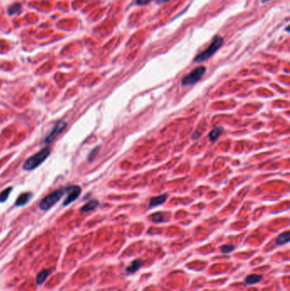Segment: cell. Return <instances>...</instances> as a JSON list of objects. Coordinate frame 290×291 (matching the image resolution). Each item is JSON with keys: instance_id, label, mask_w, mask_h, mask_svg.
Listing matches in <instances>:
<instances>
[{"instance_id": "obj_1", "label": "cell", "mask_w": 290, "mask_h": 291, "mask_svg": "<svg viewBox=\"0 0 290 291\" xmlns=\"http://www.w3.org/2000/svg\"><path fill=\"white\" fill-rule=\"evenodd\" d=\"M50 154V148L44 147L33 156L30 157L24 163L23 168L26 170H32L36 169L42 163L45 161L48 156Z\"/></svg>"}, {"instance_id": "obj_2", "label": "cell", "mask_w": 290, "mask_h": 291, "mask_svg": "<svg viewBox=\"0 0 290 291\" xmlns=\"http://www.w3.org/2000/svg\"><path fill=\"white\" fill-rule=\"evenodd\" d=\"M223 44H224V39L221 36L217 35V36L214 37V40L211 43V44L205 50L203 51L202 53H200L198 56H197V57L194 59V60L197 61V62H202V61L206 60L209 57H211L222 46Z\"/></svg>"}, {"instance_id": "obj_3", "label": "cell", "mask_w": 290, "mask_h": 291, "mask_svg": "<svg viewBox=\"0 0 290 291\" xmlns=\"http://www.w3.org/2000/svg\"><path fill=\"white\" fill-rule=\"evenodd\" d=\"M65 192H66V189H58L53 192H51L50 194L47 195L39 203L40 209L44 211L48 210L61 199V197L64 195Z\"/></svg>"}, {"instance_id": "obj_4", "label": "cell", "mask_w": 290, "mask_h": 291, "mask_svg": "<svg viewBox=\"0 0 290 291\" xmlns=\"http://www.w3.org/2000/svg\"><path fill=\"white\" fill-rule=\"evenodd\" d=\"M205 72H206V67L203 66H200L197 68H195L192 73H190L188 75H186L184 79H182V81H181L182 85H184V86L192 85L194 83H198L203 76V74L205 73Z\"/></svg>"}, {"instance_id": "obj_5", "label": "cell", "mask_w": 290, "mask_h": 291, "mask_svg": "<svg viewBox=\"0 0 290 291\" xmlns=\"http://www.w3.org/2000/svg\"><path fill=\"white\" fill-rule=\"evenodd\" d=\"M66 125L67 124H66V123L65 121H57L55 126H54V129H52V131L50 132V134H49L44 140V143L50 144L59 134H60L64 131V129L66 128Z\"/></svg>"}, {"instance_id": "obj_6", "label": "cell", "mask_w": 290, "mask_h": 291, "mask_svg": "<svg viewBox=\"0 0 290 291\" xmlns=\"http://www.w3.org/2000/svg\"><path fill=\"white\" fill-rule=\"evenodd\" d=\"M66 190L68 194H67V197L66 198L64 203H63L64 206H66V205L72 203L73 201H75L79 198V195L81 193V188L78 186H72L66 188Z\"/></svg>"}, {"instance_id": "obj_7", "label": "cell", "mask_w": 290, "mask_h": 291, "mask_svg": "<svg viewBox=\"0 0 290 291\" xmlns=\"http://www.w3.org/2000/svg\"><path fill=\"white\" fill-rule=\"evenodd\" d=\"M32 194L31 192H24V193L21 194L16 200L15 205L16 206H23L29 202V200L32 199Z\"/></svg>"}, {"instance_id": "obj_8", "label": "cell", "mask_w": 290, "mask_h": 291, "mask_svg": "<svg viewBox=\"0 0 290 291\" xmlns=\"http://www.w3.org/2000/svg\"><path fill=\"white\" fill-rule=\"evenodd\" d=\"M141 267V260H134V261L131 262L130 266L125 269V272L128 274H132V273H136L139 269Z\"/></svg>"}, {"instance_id": "obj_9", "label": "cell", "mask_w": 290, "mask_h": 291, "mask_svg": "<svg viewBox=\"0 0 290 291\" xmlns=\"http://www.w3.org/2000/svg\"><path fill=\"white\" fill-rule=\"evenodd\" d=\"M167 199V195L166 194H163L161 196H157L155 198H152L150 201L149 203V208H152V207H156L157 205L163 204L166 201Z\"/></svg>"}, {"instance_id": "obj_10", "label": "cell", "mask_w": 290, "mask_h": 291, "mask_svg": "<svg viewBox=\"0 0 290 291\" xmlns=\"http://www.w3.org/2000/svg\"><path fill=\"white\" fill-rule=\"evenodd\" d=\"M50 270H49V269L42 270L41 272L37 274V277H36V283H37V285H40L42 283H44V281L46 280L47 277L50 274Z\"/></svg>"}, {"instance_id": "obj_11", "label": "cell", "mask_w": 290, "mask_h": 291, "mask_svg": "<svg viewBox=\"0 0 290 291\" xmlns=\"http://www.w3.org/2000/svg\"><path fill=\"white\" fill-rule=\"evenodd\" d=\"M262 279V276L259 275V274H251L246 277L245 279V283L247 284H254V283H258L259 282H260Z\"/></svg>"}, {"instance_id": "obj_12", "label": "cell", "mask_w": 290, "mask_h": 291, "mask_svg": "<svg viewBox=\"0 0 290 291\" xmlns=\"http://www.w3.org/2000/svg\"><path fill=\"white\" fill-rule=\"evenodd\" d=\"M288 242H289V231H285L282 233L281 235L278 236V238L276 240V244L277 245H282Z\"/></svg>"}, {"instance_id": "obj_13", "label": "cell", "mask_w": 290, "mask_h": 291, "mask_svg": "<svg viewBox=\"0 0 290 291\" xmlns=\"http://www.w3.org/2000/svg\"><path fill=\"white\" fill-rule=\"evenodd\" d=\"M99 204V202L97 200H91L89 201V203H87L86 204H84L83 206V208L81 209V211L82 212H89V211H91L93 209L96 208Z\"/></svg>"}, {"instance_id": "obj_14", "label": "cell", "mask_w": 290, "mask_h": 291, "mask_svg": "<svg viewBox=\"0 0 290 291\" xmlns=\"http://www.w3.org/2000/svg\"><path fill=\"white\" fill-rule=\"evenodd\" d=\"M222 131H223V129L221 127H217L215 129H214L212 130L211 132L209 133V139L211 140L212 141H216L217 139L219 138V136L222 134Z\"/></svg>"}, {"instance_id": "obj_15", "label": "cell", "mask_w": 290, "mask_h": 291, "mask_svg": "<svg viewBox=\"0 0 290 291\" xmlns=\"http://www.w3.org/2000/svg\"><path fill=\"white\" fill-rule=\"evenodd\" d=\"M21 9V5L17 3V4H14V5H13L12 6H10L9 9H8V11H9V14L10 15H12L19 13Z\"/></svg>"}, {"instance_id": "obj_16", "label": "cell", "mask_w": 290, "mask_h": 291, "mask_svg": "<svg viewBox=\"0 0 290 291\" xmlns=\"http://www.w3.org/2000/svg\"><path fill=\"white\" fill-rule=\"evenodd\" d=\"M11 191H12V187H9V188H6V189L4 190V191L0 193V202H1V203H4V202L6 201V199H8V197L9 196Z\"/></svg>"}, {"instance_id": "obj_17", "label": "cell", "mask_w": 290, "mask_h": 291, "mask_svg": "<svg viewBox=\"0 0 290 291\" xmlns=\"http://www.w3.org/2000/svg\"><path fill=\"white\" fill-rule=\"evenodd\" d=\"M152 221L154 222H162L164 221L163 214V213H155L152 215Z\"/></svg>"}, {"instance_id": "obj_18", "label": "cell", "mask_w": 290, "mask_h": 291, "mask_svg": "<svg viewBox=\"0 0 290 291\" xmlns=\"http://www.w3.org/2000/svg\"><path fill=\"white\" fill-rule=\"evenodd\" d=\"M234 249H235V246H234V245H224V246H222V248H221V252H222L223 254H228V253H230L231 251H233Z\"/></svg>"}, {"instance_id": "obj_19", "label": "cell", "mask_w": 290, "mask_h": 291, "mask_svg": "<svg viewBox=\"0 0 290 291\" xmlns=\"http://www.w3.org/2000/svg\"><path fill=\"white\" fill-rule=\"evenodd\" d=\"M152 0H136V5H140V6H143V5H146L149 4L150 2H152Z\"/></svg>"}, {"instance_id": "obj_20", "label": "cell", "mask_w": 290, "mask_h": 291, "mask_svg": "<svg viewBox=\"0 0 290 291\" xmlns=\"http://www.w3.org/2000/svg\"><path fill=\"white\" fill-rule=\"evenodd\" d=\"M98 150H99V147H95V149H94V150H93L92 152H91L90 155H89V160H92L93 158L95 157V155L97 154V152H98Z\"/></svg>"}, {"instance_id": "obj_21", "label": "cell", "mask_w": 290, "mask_h": 291, "mask_svg": "<svg viewBox=\"0 0 290 291\" xmlns=\"http://www.w3.org/2000/svg\"><path fill=\"white\" fill-rule=\"evenodd\" d=\"M199 136H200V134H199L198 132H196L195 134H192V138L193 139H198Z\"/></svg>"}, {"instance_id": "obj_22", "label": "cell", "mask_w": 290, "mask_h": 291, "mask_svg": "<svg viewBox=\"0 0 290 291\" xmlns=\"http://www.w3.org/2000/svg\"><path fill=\"white\" fill-rule=\"evenodd\" d=\"M168 1H169V0H157V4H163V3H166Z\"/></svg>"}]
</instances>
